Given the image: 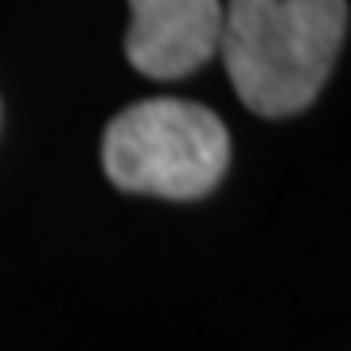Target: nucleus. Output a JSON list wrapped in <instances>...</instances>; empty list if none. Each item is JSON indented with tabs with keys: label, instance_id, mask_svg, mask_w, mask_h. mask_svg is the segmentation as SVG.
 Masks as SVG:
<instances>
[{
	"label": "nucleus",
	"instance_id": "1",
	"mask_svg": "<svg viewBox=\"0 0 351 351\" xmlns=\"http://www.w3.org/2000/svg\"><path fill=\"white\" fill-rule=\"evenodd\" d=\"M348 36V0H230L219 55L239 98L262 117L301 113Z\"/></svg>",
	"mask_w": 351,
	"mask_h": 351
},
{
	"label": "nucleus",
	"instance_id": "2",
	"mask_svg": "<svg viewBox=\"0 0 351 351\" xmlns=\"http://www.w3.org/2000/svg\"><path fill=\"white\" fill-rule=\"evenodd\" d=\"M101 160L121 191L199 199L223 180L230 137L223 121L195 101L149 98L110 121Z\"/></svg>",
	"mask_w": 351,
	"mask_h": 351
},
{
	"label": "nucleus",
	"instance_id": "3",
	"mask_svg": "<svg viewBox=\"0 0 351 351\" xmlns=\"http://www.w3.org/2000/svg\"><path fill=\"white\" fill-rule=\"evenodd\" d=\"M219 0H129V63L149 78L191 75L219 51Z\"/></svg>",
	"mask_w": 351,
	"mask_h": 351
}]
</instances>
